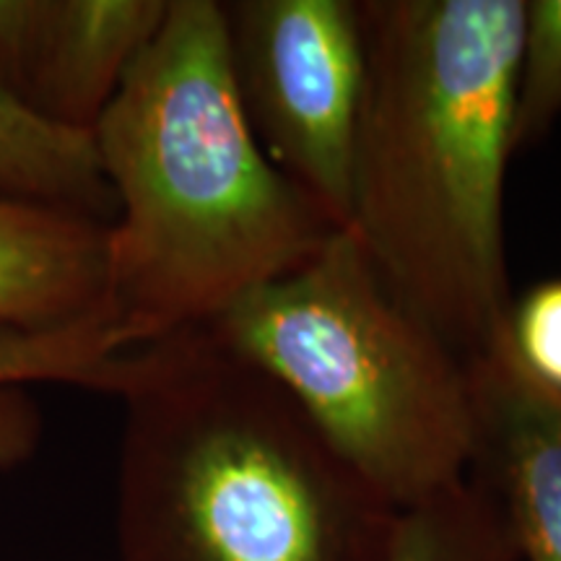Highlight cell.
Returning a JSON list of instances; mask_svg holds the SVG:
<instances>
[{
    "label": "cell",
    "instance_id": "obj_13",
    "mask_svg": "<svg viewBox=\"0 0 561 561\" xmlns=\"http://www.w3.org/2000/svg\"><path fill=\"white\" fill-rule=\"evenodd\" d=\"M507 335L523 367L561 396V278H549L512 301Z\"/></svg>",
    "mask_w": 561,
    "mask_h": 561
},
{
    "label": "cell",
    "instance_id": "obj_5",
    "mask_svg": "<svg viewBox=\"0 0 561 561\" xmlns=\"http://www.w3.org/2000/svg\"><path fill=\"white\" fill-rule=\"evenodd\" d=\"M237 96L257 144L341 227L364 87L356 0L221 3Z\"/></svg>",
    "mask_w": 561,
    "mask_h": 561
},
{
    "label": "cell",
    "instance_id": "obj_14",
    "mask_svg": "<svg viewBox=\"0 0 561 561\" xmlns=\"http://www.w3.org/2000/svg\"><path fill=\"white\" fill-rule=\"evenodd\" d=\"M45 0H0V87L24 100Z\"/></svg>",
    "mask_w": 561,
    "mask_h": 561
},
{
    "label": "cell",
    "instance_id": "obj_10",
    "mask_svg": "<svg viewBox=\"0 0 561 561\" xmlns=\"http://www.w3.org/2000/svg\"><path fill=\"white\" fill-rule=\"evenodd\" d=\"M138 348L112 325L62 331L0 328V385H70L121 398L136 375Z\"/></svg>",
    "mask_w": 561,
    "mask_h": 561
},
{
    "label": "cell",
    "instance_id": "obj_7",
    "mask_svg": "<svg viewBox=\"0 0 561 561\" xmlns=\"http://www.w3.org/2000/svg\"><path fill=\"white\" fill-rule=\"evenodd\" d=\"M79 325L117 331L110 297V224L0 198V328Z\"/></svg>",
    "mask_w": 561,
    "mask_h": 561
},
{
    "label": "cell",
    "instance_id": "obj_11",
    "mask_svg": "<svg viewBox=\"0 0 561 561\" xmlns=\"http://www.w3.org/2000/svg\"><path fill=\"white\" fill-rule=\"evenodd\" d=\"M388 561H520L507 523L471 479L401 512Z\"/></svg>",
    "mask_w": 561,
    "mask_h": 561
},
{
    "label": "cell",
    "instance_id": "obj_6",
    "mask_svg": "<svg viewBox=\"0 0 561 561\" xmlns=\"http://www.w3.org/2000/svg\"><path fill=\"white\" fill-rule=\"evenodd\" d=\"M473 455L468 476L507 523L520 561H561V396L538 382L507 331L468 356Z\"/></svg>",
    "mask_w": 561,
    "mask_h": 561
},
{
    "label": "cell",
    "instance_id": "obj_12",
    "mask_svg": "<svg viewBox=\"0 0 561 561\" xmlns=\"http://www.w3.org/2000/svg\"><path fill=\"white\" fill-rule=\"evenodd\" d=\"M561 117V0H525L515 73L512 149L546 138Z\"/></svg>",
    "mask_w": 561,
    "mask_h": 561
},
{
    "label": "cell",
    "instance_id": "obj_2",
    "mask_svg": "<svg viewBox=\"0 0 561 561\" xmlns=\"http://www.w3.org/2000/svg\"><path fill=\"white\" fill-rule=\"evenodd\" d=\"M91 138L115 195L110 297L130 348L208 325L343 229L257 144L219 0H170Z\"/></svg>",
    "mask_w": 561,
    "mask_h": 561
},
{
    "label": "cell",
    "instance_id": "obj_8",
    "mask_svg": "<svg viewBox=\"0 0 561 561\" xmlns=\"http://www.w3.org/2000/svg\"><path fill=\"white\" fill-rule=\"evenodd\" d=\"M167 9L170 0H45L24 102L91 133Z\"/></svg>",
    "mask_w": 561,
    "mask_h": 561
},
{
    "label": "cell",
    "instance_id": "obj_4",
    "mask_svg": "<svg viewBox=\"0 0 561 561\" xmlns=\"http://www.w3.org/2000/svg\"><path fill=\"white\" fill-rule=\"evenodd\" d=\"M203 331L289 392L392 507H416L466 481V356L390 291L348 227Z\"/></svg>",
    "mask_w": 561,
    "mask_h": 561
},
{
    "label": "cell",
    "instance_id": "obj_1",
    "mask_svg": "<svg viewBox=\"0 0 561 561\" xmlns=\"http://www.w3.org/2000/svg\"><path fill=\"white\" fill-rule=\"evenodd\" d=\"M348 229L462 356L507 331L504 174L525 0H359Z\"/></svg>",
    "mask_w": 561,
    "mask_h": 561
},
{
    "label": "cell",
    "instance_id": "obj_15",
    "mask_svg": "<svg viewBox=\"0 0 561 561\" xmlns=\"http://www.w3.org/2000/svg\"><path fill=\"white\" fill-rule=\"evenodd\" d=\"M42 416L21 385H0V468L19 466L37 447Z\"/></svg>",
    "mask_w": 561,
    "mask_h": 561
},
{
    "label": "cell",
    "instance_id": "obj_9",
    "mask_svg": "<svg viewBox=\"0 0 561 561\" xmlns=\"http://www.w3.org/2000/svg\"><path fill=\"white\" fill-rule=\"evenodd\" d=\"M0 198L39 203L112 221L115 195L91 133L42 117L0 87Z\"/></svg>",
    "mask_w": 561,
    "mask_h": 561
},
{
    "label": "cell",
    "instance_id": "obj_3",
    "mask_svg": "<svg viewBox=\"0 0 561 561\" xmlns=\"http://www.w3.org/2000/svg\"><path fill=\"white\" fill-rule=\"evenodd\" d=\"M121 398V561H388L401 510L203 328L138 348Z\"/></svg>",
    "mask_w": 561,
    "mask_h": 561
}]
</instances>
